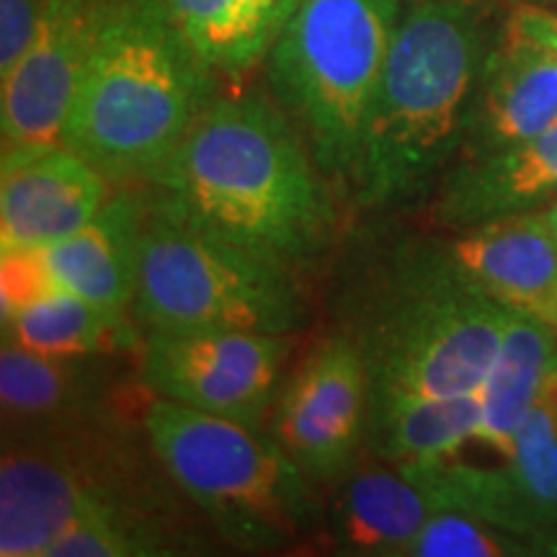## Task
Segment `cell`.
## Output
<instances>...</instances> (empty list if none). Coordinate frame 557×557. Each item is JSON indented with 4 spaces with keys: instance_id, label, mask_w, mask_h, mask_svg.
Segmentation results:
<instances>
[{
    "instance_id": "obj_3",
    "label": "cell",
    "mask_w": 557,
    "mask_h": 557,
    "mask_svg": "<svg viewBox=\"0 0 557 557\" xmlns=\"http://www.w3.org/2000/svg\"><path fill=\"white\" fill-rule=\"evenodd\" d=\"M220 83L160 0H103L60 139L114 189L150 186Z\"/></svg>"
},
{
    "instance_id": "obj_28",
    "label": "cell",
    "mask_w": 557,
    "mask_h": 557,
    "mask_svg": "<svg viewBox=\"0 0 557 557\" xmlns=\"http://www.w3.org/2000/svg\"><path fill=\"white\" fill-rule=\"evenodd\" d=\"M545 320H547V323H549V325H553V329H555V333H557V299H555L553 310H549V315H547Z\"/></svg>"
},
{
    "instance_id": "obj_1",
    "label": "cell",
    "mask_w": 557,
    "mask_h": 557,
    "mask_svg": "<svg viewBox=\"0 0 557 557\" xmlns=\"http://www.w3.org/2000/svg\"><path fill=\"white\" fill-rule=\"evenodd\" d=\"M150 186L295 274L315 269L338 233L336 186L287 111L259 90H220Z\"/></svg>"
},
{
    "instance_id": "obj_29",
    "label": "cell",
    "mask_w": 557,
    "mask_h": 557,
    "mask_svg": "<svg viewBox=\"0 0 557 557\" xmlns=\"http://www.w3.org/2000/svg\"><path fill=\"white\" fill-rule=\"evenodd\" d=\"M524 3H529V0H524ZM534 3H557V0H534Z\"/></svg>"
},
{
    "instance_id": "obj_20",
    "label": "cell",
    "mask_w": 557,
    "mask_h": 557,
    "mask_svg": "<svg viewBox=\"0 0 557 557\" xmlns=\"http://www.w3.org/2000/svg\"><path fill=\"white\" fill-rule=\"evenodd\" d=\"M480 395L369 400L367 447L398 470L431 468L475 442Z\"/></svg>"
},
{
    "instance_id": "obj_12",
    "label": "cell",
    "mask_w": 557,
    "mask_h": 557,
    "mask_svg": "<svg viewBox=\"0 0 557 557\" xmlns=\"http://www.w3.org/2000/svg\"><path fill=\"white\" fill-rule=\"evenodd\" d=\"M114 186L62 139L9 143L0 158V253L45 250L94 218Z\"/></svg>"
},
{
    "instance_id": "obj_19",
    "label": "cell",
    "mask_w": 557,
    "mask_h": 557,
    "mask_svg": "<svg viewBox=\"0 0 557 557\" xmlns=\"http://www.w3.org/2000/svg\"><path fill=\"white\" fill-rule=\"evenodd\" d=\"M201 62L238 88L267 62L299 0H160Z\"/></svg>"
},
{
    "instance_id": "obj_24",
    "label": "cell",
    "mask_w": 557,
    "mask_h": 557,
    "mask_svg": "<svg viewBox=\"0 0 557 557\" xmlns=\"http://www.w3.org/2000/svg\"><path fill=\"white\" fill-rule=\"evenodd\" d=\"M557 555L545 540L529 537L472 513L436 508L421 527L406 557H524Z\"/></svg>"
},
{
    "instance_id": "obj_8",
    "label": "cell",
    "mask_w": 557,
    "mask_h": 557,
    "mask_svg": "<svg viewBox=\"0 0 557 557\" xmlns=\"http://www.w3.org/2000/svg\"><path fill=\"white\" fill-rule=\"evenodd\" d=\"M406 0H299L263 70L338 194H351L369 107Z\"/></svg>"
},
{
    "instance_id": "obj_26",
    "label": "cell",
    "mask_w": 557,
    "mask_h": 557,
    "mask_svg": "<svg viewBox=\"0 0 557 557\" xmlns=\"http://www.w3.org/2000/svg\"><path fill=\"white\" fill-rule=\"evenodd\" d=\"M45 0H0V78L16 67L32 45Z\"/></svg>"
},
{
    "instance_id": "obj_9",
    "label": "cell",
    "mask_w": 557,
    "mask_h": 557,
    "mask_svg": "<svg viewBox=\"0 0 557 557\" xmlns=\"http://www.w3.org/2000/svg\"><path fill=\"white\" fill-rule=\"evenodd\" d=\"M292 336L250 331H145L139 382L156 398L267 426Z\"/></svg>"
},
{
    "instance_id": "obj_23",
    "label": "cell",
    "mask_w": 557,
    "mask_h": 557,
    "mask_svg": "<svg viewBox=\"0 0 557 557\" xmlns=\"http://www.w3.org/2000/svg\"><path fill=\"white\" fill-rule=\"evenodd\" d=\"M519 527L557 545V364L498 468Z\"/></svg>"
},
{
    "instance_id": "obj_18",
    "label": "cell",
    "mask_w": 557,
    "mask_h": 557,
    "mask_svg": "<svg viewBox=\"0 0 557 557\" xmlns=\"http://www.w3.org/2000/svg\"><path fill=\"white\" fill-rule=\"evenodd\" d=\"M143 212V186L114 189L86 225L41 250L58 287L103 308L132 312Z\"/></svg>"
},
{
    "instance_id": "obj_25",
    "label": "cell",
    "mask_w": 557,
    "mask_h": 557,
    "mask_svg": "<svg viewBox=\"0 0 557 557\" xmlns=\"http://www.w3.org/2000/svg\"><path fill=\"white\" fill-rule=\"evenodd\" d=\"M58 289L41 250H11L0 261V318L11 320L47 292Z\"/></svg>"
},
{
    "instance_id": "obj_7",
    "label": "cell",
    "mask_w": 557,
    "mask_h": 557,
    "mask_svg": "<svg viewBox=\"0 0 557 557\" xmlns=\"http://www.w3.org/2000/svg\"><path fill=\"white\" fill-rule=\"evenodd\" d=\"M137 289L143 331H250L295 336L305 325L299 274L199 225L158 186H143Z\"/></svg>"
},
{
    "instance_id": "obj_15",
    "label": "cell",
    "mask_w": 557,
    "mask_h": 557,
    "mask_svg": "<svg viewBox=\"0 0 557 557\" xmlns=\"http://www.w3.org/2000/svg\"><path fill=\"white\" fill-rule=\"evenodd\" d=\"M555 199L557 122L527 143L457 158L436 181L431 222L455 233L517 214L542 212Z\"/></svg>"
},
{
    "instance_id": "obj_11",
    "label": "cell",
    "mask_w": 557,
    "mask_h": 557,
    "mask_svg": "<svg viewBox=\"0 0 557 557\" xmlns=\"http://www.w3.org/2000/svg\"><path fill=\"white\" fill-rule=\"evenodd\" d=\"M129 357H45L3 338L0 348V413L3 436H34L139 408V369L127 374Z\"/></svg>"
},
{
    "instance_id": "obj_2",
    "label": "cell",
    "mask_w": 557,
    "mask_h": 557,
    "mask_svg": "<svg viewBox=\"0 0 557 557\" xmlns=\"http://www.w3.org/2000/svg\"><path fill=\"white\" fill-rule=\"evenodd\" d=\"M487 0H410L369 107L351 197L393 209L434 189L462 150L496 32Z\"/></svg>"
},
{
    "instance_id": "obj_4",
    "label": "cell",
    "mask_w": 557,
    "mask_h": 557,
    "mask_svg": "<svg viewBox=\"0 0 557 557\" xmlns=\"http://www.w3.org/2000/svg\"><path fill=\"white\" fill-rule=\"evenodd\" d=\"M508 312L451 267L438 240H418L348 295L341 333L364 361L369 400L455 398L480 393Z\"/></svg>"
},
{
    "instance_id": "obj_16",
    "label": "cell",
    "mask_w": 557,
    "mask_h": 557,
    "mask_svg": "<svg viewBox=\"0 0 557 557\" xmlns=\"http://www.w3.org/2000/svg\"><path fill=\"white\" fill-rule=\"evenodd\" d=\"M447 261L508 310L545 320L557 299V240L542 212L455 230Z\"/></svg>"
},
{
    "instance_id": "obj_13",
    "label": "cell",
    "mask_w": 557,
    "mask_h": 557,
    "mask_svg": "<svg viewBox=\"0 0 557 557\" xmlns=\"http://www.w3.org/2000/svg\"><path fill=\"white\" fill-rule=\"evenodd\" d=\"M101 13L103 0H45L32 45L0 78L3 145L60 139L94 52Z\"/></svg>"
},
{
    "instance_id": "obj_22",
    "label": "cell",
    "mask_w": 557,
    "mask_h": 557,
    "mask_svg": "<svg viewBox=\"0 0 557 557\" xmlns=\"http://www.w3.org/2000/svg\"><path fill=\"white\" fill-rule=\"evenodd\" d=\"M145 331L132 312L52 289L3 323V338L45 357H132Z\"/></svg>"
},
{
    "instance_id": "obj_17",
    "label": "cell",
    "mask_w": 557,
    "mask_h": 557,
    "mask_svg": "<svg viewBox=\"0 0 557 557\" xmlns=\"http://www.w3.org/2000/svg\"><path fill=\"white\" fill-rule=\"evenodd\" d=\"M434 511L426 487L403 470L357 462L331 485L320 532L338 555L406 557Z\"/></svg>"
},
{
    "instance_id": "obj_10",
    "label": "cell",
    "mask_w": 557,
    "mask_h": 557,
    "mask_svg": "<svg viewBox=\"0 0 557 557\" xmlns=\"http://www.w3.org/2000/svg\"><path fill=\"white\" fill-rule=\"evenodd\" d=\"M369 380L346 333L323 338L278 389L269 434L315 485H336L367 444Z\"/></svg>"
},
{
    "instance_id": "obj_6",
    "label": "cell",
    "mask_w": 557,
    "mask_h": 557,
    "mask_svg": "<svg viewBox=\"0 0 557 557\" xmlns=\"http://www.w3.org/2000/svg\"><path fill=\"white\" fill-rule=\"evenodd\" d=\"M143 423L165 472L225 545L276 553L320 529L315 483L269 429L156 395L145 400Z\"/></svg>"
},
{
    "instance_id": "obj_14",
    "label": "cell",
    "mask_w": 557,
    "mask_h": 557,
    "mask_svg": "<svg viewBox=\"0 0 557 557\" xmlns=\"http://www.w3.org/2000/svg\"><path fill=\"white\" fill-rule=\"evenodd\" d=\"M555 122L557 58L506 18L480 70L459 152L480 156L527 143Z\"/></svg>"
},
{
    "instance_id": "obj_5",
    "label": "cell",
    "mask_w": 557,
    "mask_h": 557,
    "mask_svg": "<svg viewBox=\"0 0 557 557\" xmlns=\"http://www.w3.org/2000/svg\"><path fill=\"white\" fill-rule=\"evenodd\" d=\"M143 408L34 436H3L0 555L47 557L70 527L94 517L207 524L165 472Z\"/></svg>"
},
{
    "instance_id": "obj_27",
    "label": "cell",
    "mask_w": 557,
    "mask_h": 557,
    "mask_svg": "<svg viewBox=\"0 0 557 557\" xmlns=\"http://www.w3.org/2000/svg\"><path fill=\"white\" fill-rule=\"evenodd\" d=\"M542 218H545L547 227H549V233H553V235H555V240H557V199H555L553 205H549V207L542 209Z\"/></svg>"
},
{
    "instance_id": "obj_21",
    "label": "cell",
    "mask_w": 557,
    "mask_h": 557,
    "mask_svg": "<svg viewBox=\"0 0 557 557\" xmlns=\"http://www.w3.org/2000/svg\"><path fill=\"white\" fill-rule=\"evenodd\" d=\"M555 364L557 333L553 325L529 312H508L496 361L478 393L480 429L475 442L506 459L521 421Z\"/></svg>"
}]
</instances>
